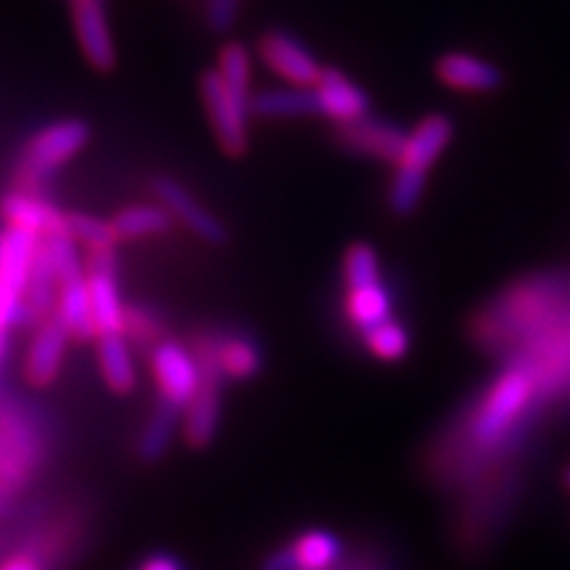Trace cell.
<instances>
[{
	"label": "cell",
	"mask_w": 570,
	"mask_h": 570,
	"mask_svg": "<svg viewBox=\"0 0 570 570\" xmlns=\"http://www.w3.org/2000/svg\"><path fill=\"white\" fill-rule=\"evenodd\" d=\"M454 135V122L446 114H428L420 119L415 130L407 135L402 159L396 161V173L391 177L389 206L399 217H407L423 202L425 180L431 167L441 159Z\"/></svg>",
	"instance_id": "obj_1"
},
{
	"label": "cell",
	"mask_w": 570,
	"mask_h": 570,
	"mask_svg": "<svg viewBox=\"0 0 570 570\" xmlns=\"http://www.w3.org/2000/svg\"><path fill=\"white\" fill-rule=\"evenodd\" d=\"M533 389L537 377L531 375L529 365H512L491 383L483 402L470 412L468 436L479 452L502 444L515 420L529 407Z\"/></svg>",
	"instance_id": "obj_2"
},
{
	"label": "cell",
	"mask_w": 570,
	"mask_h": 570,
	"mask_svg": "<svg viewBox=\"0 0 570 570\" xmlns=\"http://www.w3.org/2000/svg\"><path fill=\"white\" fill-rule=\"evenodd\" d=\"M90 125L85 119L67 117L46 125L27 140L17 161V188L42 196V183L59 173L88 146Z\"/></svg>",
	"instance_id": "obj_3"
},
{
	"label": "cell",
	"mask_w": 570,
	"mask_h": 570,
	"mask_svg": "<svg viewBox=\"0 0 570 570\" xmlns=\"http://www.w3.org/2000/svg\"><path fill=\"white\" fill-rule=\"evenodd\" d=\"M198 85H202V101L219 148L227 156H244L248 151V119L254 117L252 101L227 88L217 69L204 71Z\"/></svg>",
	"instance_id": "obj_4"
},
{
	"label": "cell",
	"mask_w": 570,
	"mask_h": 570,
	"mask_svg": "<svg viewBox=\"0 0 570 570\" xmlns=\"http://www.w3.org/2000/svg\"><path fill=\"white\" fill-rule=\"evenodd\" d=\"M148 365L156 383V394L164 402L185 410L190 399L196 396L198 383H202V367L190 344L185 346L175 338H164L148 352Z\"/></svg>",
	"instance_id": "obj_5"
},
{
	"label": "cell",
	"mask_w": 570,
	"mask_h": 570,
	"mask_svg": "<svg viewBox=\"0 0 570 570\" xmlns=\"http://www.w3.org/2000/svg\"><path fill=\"white\" fill-rule=\"evenodd\" d=\"M119 259L117 248L104 252H85V275H88L92 315H96L98 338L125 333V304L119 298Z\"/></svg>",
	"instance_id": "obj_6"
},
{
	"label": "cell",
	"mask_w": 570,
	"mask_h": 570,
	"mask_svg": "<svg viewBox=\"0 0 570 570\" xmlns=\"http://www.w3.org/2000/svg\"><path fill=\"white\" fill-rule=\"evenodd\" d=\"M196 354V352H194ZM198 367H202V383H198L196 396L190 399L188 407L183 410V441L194 449H206L217 436L219 417H223V383L225 377L214 367L212 360L196 354Z\"/></svg>",
	"instance_id": "obj_7"
},
{
	"label": "cell",
	"mask_w": 570,
	"mask_h": 570,
	"mask_svg": "<svg viewBox=\"0 0 570 570\" xmlns=\"http://www.w3.org/2000/svg\"><path fill=\"white\" fill-rule=\"evenodd\" d=\"M151 194L164 209L175 217V223L188 227L198 240L209 246H225L230 240L225 223L219 217L206 209L198 198L185 188L183 183H177L175 177H154Z\"/></svg>",
	"instance_id": "obj_8"
},
{
	"label": "cell",
	"mask_w": 570,
	"mask_h": 570,
	"mask_svg": "<svg viewBox=\"0 0 570 570\" xmlns=\"http://www.w3.org/2000/svg\"><path fill=\"white\" fill-rule=\"evenodd\" d=\"M190 348L206 356V360H212L225 381H252V377L262 373V365H265V354H262L259 344L252 336H246V333L212 331L209 336H198L190 341Z\"/></svg>",
	"instance_id": "obj_9"
},
{
	"label": "cell",
	"mask_w": 570,
	"mask_h": 570,
	"mask_svg": "<svg viewBox=\"0 0 570 570\" xmlns=\"http://www.w3.org/2000/svg\"><path fill=\"white\" fill-rule=\"evenodd\" d=\"M256 51L273 75L288 85H296V88H315L325 69L296 35L285 30H269L262 35Z\"/></svg>",
	"instance_id": "obj_10"
},
{
	"label": "cell",
	"mask_w": 570,
	"mask_h": 570,
	"mask_svg": "<svg viewBox=\"0 0 570 570\" xmlns=\"http://www.w3.org/2000/svg\"><path fill=\"white\" fill-rule=\"evenodd\" d=\"M344 544L336 533L325 529L304 531L291 544L269 552L262 570H333L338 566Z\"/></svg>",
	"instance_id": "obj_11"
},
{
	"label": "cell",
	"mask_w": 570,
	"mask_h": 570,
	"mask_svg": "<svg viewBox=\"0 0 570 570\" xmlns=\"http://www.w3.org/2000/svg\"><path fill=\"white\" fill-rule=\"evenodd\" d=\"M338 140L344 142L348 151L396 164L402 159L407 132L399 130L389 119H377L367 114V117L356 119V122L338 125Z\"/></svg>",
	"instance_id": "obj_12"
},
{
	"label": "cell",
	"mask_w": 570,
	"mask_h": 570,
	"mask_svg": "<svg viewBox=\"0 0 570 570\" xmlns=\"http://www.w3.org/2000/svg\"><path fill=\"white\" fill-rule=\"evenodd\" d=\"M317 109L323 117L333 119L336 125H348L370 114V98L354 80H348L344 71L325 67L315 88Z\"/></svg>",
	"instance_id": "obj_13"
},
{
	"label": "cell",
	"mask_w": 570,
	"mask_h": 570,
	"mask_svg": "<svg viewBox=\"0 0 570 570\" xmlns=\"http://www.w3.org/2000/svg\"><path fill=\"white\" fill-rule=\"evenodd\" d=\"M67 341L69 333L63 331L56 315L42 320L24 360V377L30 381V386L48 389L59 377L63 354H67Z\"/></svg>",
	"instance_id": "obj_14"
},
{
	"label": "cell",
	"mask_w": 570,
	"mask_h": 570,
	"mask_svg": "<svg viewBox=\"0 0 570 570\" xmlns=\"http://www.w3.org/2000/svg\"><path fill=\"white\" fill-rule=\"evenodd\" d=\"M75 32L90 67L109 71L117 63V48L101 0H75Z\"/></svg>",
	"instance_id": "obj_15"
},
{
	"label": "cell",
	"mask_w": 570,
	"mask_h": 570,
	"mask_svg": "<svg viewBox=\"0 0 570 570\" xmlns=\"http://www.w3.org/2000/svg\"><path fill=\"white\" fill-rule=\"evenodd\" d=\"M0 212H3L6 223L11 227L30 230L35 235H40V238L69 230L67 212H59L51 202H48V198H42L40 194H27V190L13 188L11 194L0 198Z\"/></svg>",
	"instance_id": "obj_16"
},
{
	"label": "cell",
	"mask_w": 570,
	"mask_h": 570,
	"mask_svg": "<svg viewBox=\"0 0 570 570\" xmlns=\"http://www.w3.org/2000/svg\"><path fill=\"white\" fill-rule=\"evenodd\" d=\"M436 77L446 88L460 92H494L502 88V69L475 53L452 51L436 61Z\"/></svg>",
	"instance_id": "obj_17"
},
{
	"label": "cell",
	"mask_w": 570,
	"mask_h": 570,
	"mask_svg": "<svg viewBox=\"0 0 570 570\" xmlns=\"http://www.w3.org/2000/svg\"><path fill=\"white\" fill-rule=\"evenodd\" d=\"M53 315L63 325V331L69 333V338L75 341H98V327L96 315H92V298H90V285L88 275L69 277L61 283L59 298H56Z\"/></svg>",
	"instance_id": "obj_18"
},
{
	"label": "cell",
	"mask_w": 570,
	"mask_h": 570,
	"mask_svg": "<svg viewBox=\"0 0 570 570\" xmlns=\"http://www.w3.org/2000/svg\"><path fill=\"white\" fill-rule=\"evenodd\" d=\"M38 246L40 235L21 230V227L9 225L0 233V283H3L6 288L17 291L19 296H24L27 277H30Z\"/></svg>",
	"instance_id": "obj_19"
},
{
	"label": "cell",
	"mask_w": 570,
	"mask_h": 570,
	"mask_svg": "<svg viewBox=\"0 0 570 570\" xmlns=\"http://www.w3.org/2000/svg\"><path fill=\"white\" fill-rule=\"evenodd\" d=\"M180 425H183V410L156 396L151 415H148L146 425L140 428L138 444H135V454H138V460L146 462V465H154V462L167 458L169 446H173L175 431Z\"/></svg>",
	"instance_id": "obj_20"
},
{
	"label": "cell",
	"mask_w": 570,
	"mask_h": 570,
	"mask_svg": "<svg viewBox=\"0 0 570 570\" xmlns=\"http://www.w3.org/2000/svg\"><path fill=\"white\" fill-rule=\"evenodd\" d=\"M98 370L106 389L117 396H127L138 389V367H135L130 341L122 333L119 336H101L98 338Z\"/></svg>",
	"instance_id": "obj_21"
},
{
	"label": "cell",
	"mask_w": 570,
	"mask_h": 570,
	"mask_svg": "<svg viewBox=\"0 0 570 570\" xmlns=\"http://www.w3.org/2000/svg\"><path fill=\"white\" fill-rule=\"evenodd\" d=\"M254 117L262 119H298V117H315L317 96L312 88H267L254 92L252 98Z\"/></svg>",
	"instance_id": "obj_22"
},
{
	"label": "cell",
	"mask_w": 570,
	"mask_h": 570,
	"mask_svg": "<svg viewBox=\"0 0 570 570\" xmlns=\"http://www.w3.org/2000/svg\"><path fill=\"white\" fill-rule=\"evenodd\" d=\"M114 230L119 240H142V238H159L173 230L175 217L164 206L156 204H132L125 206L114 214Z\"/></svg>",
	"instance_id": "obj_23"
},
{
	"label": "cell",
	"mask_w": 570,
	"mask_h": 570,
	"mask_svg": "<svg viewBox=\"0 0 570 570\" xmlns=\"http://www.w3.org/2000/svg\"><path fill=\"white\" fill-rule=\"evenodd\" d=\"M344 312L354 331L365 333L370 327L391 317V291L383 283L365 285V288L346 291Z\"/></svg>",
	"instance_id": "obj_24"
},
{
	"label": "cell",
	"mask_w": 570,
	"mask_h": 570,
	"mask_svg": "<svg viewBox=\"0 0 570 570\" xmlns=\"http://www.w3.org/2000/svg\"><path fill=\"white\" fill-rule=\"evenodd\" d=\"M362 341H365L367 352L375 356V360L383 362H399L404 360L410 352V333L407 327L399 325L394 317L383 320L375 327L362 333Z\"/></svg>",
	"instance_id": "obj_25"
},
{
	"label": "cell",
	"mask_w": 570,
	"mask_h": 570,
	"mask_svg": "<svg viewBox=\"0 0 570 570\" xmlns=\"http://www.w3.org/2000/svg\"><path fill=\"white\" fill-rule=\"evenodd\" d=\"M217 71L223 77L227 88L238 96H244L252 101L254 92H252V51L244 46V42L233 40L219 51L217 59Z\"/></svg>",
	"instance_id": "obj_26"
},
{
	"label": "cell",
	"mask_w": 570,
	"mask_h": 570,
	"mask_svg": "<svg viewBox=\"0 0 570 570\" xmlns=\"http://www.w3.org/2000/svg\"><path fill=\"white\" fill-rule=\"evenodd\" d=\"M67 227L75 235V240L85 246V252H104V248H117L119 235L114 230V223L101 217H92V214L82 212H67Z\"/></svg>",
	"instance_id": "obj_27"
},
{
	"label": "cell",
	"mask_w": 570,
	"mask_h": 570,
	"mask_svg": "<svg viewBox=\"0 0 570 570\" xmlns=\"http://www.w3.org/2000/svg\"><path fill=\"white\" fill-rule=\"evenodd\" d=\"M122 336L130 341V344L140 348H151L161 344L167 336V327H164V320L156 315L154 309L140 304H127L125 306V333Z\"/></svg>",
	"instance_id": "obj_28"
},
{
	"label": "cell",
	"mask_w": 570,
	"mask_h": 570,
	"mask_svg": "<svg viewBox=\"0 0 570 570\" xmlns=\"http://www.w3.org/2000/svg\"><path fill=\"white\" fill-rule=\"evenodd\" d=\"M344 283L346 291L365 288V285L381 283V262H377L375 248L356 240L344 252Z\"/></svg>",
	"instance_id": "obj_29"
},
{
	"label": "cell",
	"mask_w": 570,
	"mask_h": 570,
	"mask_svg": "<svg viewBox=\"0 0 570 570\" xmlns=\"http://www.w3.org/2000/svg\"><path fill=\"white\" fill-rule=\"evenodd\" d=\"M244 0H206V24L212 32H230Z\"/></svg>",
	"instance_id": "obj_30"
},
{
	"label": "cell",
	"mask_w": 570,
	"mask_h": 570,
	"mask_svg": "<svg viewBox=\"0 0 570 570\" xmlns=\"http://www.w3.org/2000/svg\"><path fill=\"white\" fill-rule=\"evenodd\" d=\"M138 570H185V568L180 566V560L173 558V554L159 552V554H151V558L142 560Z\"/></svg>",
	"instance_id": "obj_31"
},
{
	"label": "cell",
	"mask_w": 570,
	"mask_h": 570,
	"mask_svg": "<svg viewBox=\"0 0 570 570\" xmlns=\"http://www.w3.org/2000/svg\"><path fill=\"white\" fill-rule=\"evenodd\" d=\"M0 570H42L40 562L32 558V554H13V558H9L0 566Z\"/></svg>",
	"instance_id": "obj_32"
},
{
	"label": "cell",
	"mask_w": 570,
	"mask_h": 570,
	"mask_svg": "<svg viewBox=\"0 0 570 570\" xmlns=\"http://www.w3.org/2000/svg\"><path fill=\"white\" fill-rule=\"evenodd\" d=\"M9 333H11V327H6V325H0V365H3L6 362V356H9Z\"/></svg>",
	"instance_id": "obj_33"
},
{
	"label": "cell",
	"mask_w": 570,
	"mask_h": 570,
	"mask_svg": "<svg viewBox=\"0 0 570 570\" xmlns=\"http://www.w3.org/2000/svg\"><path fill=\"white\" fill-rule=\"evenodd\" d=\"M566 483H568V489H570V470L566 473Z\"/></svg>",
	"instance_id": "obj_34"
}]
</instances>
